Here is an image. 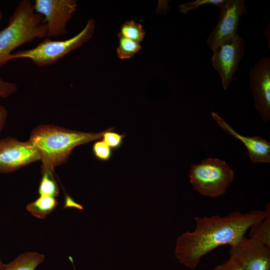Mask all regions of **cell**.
Instances as JSON below:
<instances>
[{
    "instance_id": "21",
    "label": "cell",
    "mask_w": 270,
    "mask_h": 270,
    "mask_svg": "<svg viewBox=\"0 0 270 270\" xmlns=\"http://www.w3.org/2000/svg\"><path fill=\"white\" fill-rule=\"evenodd\" d=\"M92 151L96 158L100 160H108L112 156L111 148L102 140L93 144Z\"/></svg>"
},
{
    "instance_id": "18",
    "label": "cell",
    "mask_w": 270,
    "mask_h": 270,
    "mask_svg": "<svg viewBox=\"0 0 270 270\" xmlns=\"http://www.w3.org/2000/svg\"><path fill=\"white\" fill-rule=\"evenodd\" d=\"M119 33L123 36L138 43L143 40L145 35L142 26L134 20L126 21L124 23Z\"/></svg>"
},
{
    "instance_id": "8",
    "label": "cell",
    "mask_w": 270,
    "mask_h": 270,
    "mask_svg": "<svg viewBox=\"0 0 270 270\" xmlns=\"http://www.w3.org/2000/svg\"><path fill=\"white\" fill-rule=\"evenodd\" d=\"M40 160L39 151L28 140L21 142L8 136L0 139V173L17 170Z\"/></svg>"
},
{
    "instance_id": "7",
    "label": "cell",
    "mask_w": 270,
    "mask_h": 270,
    "mask_svg": "<svg viewBox=\"0 0 270 270\" xmlns=\"http://www.w3.org/2000/svg\"><path fill=\"white\" fill-rule=\"evenodd\" d=\"M218 8L219 20L206 40L212 50L238 35V27L241 17L246 12L244 0H224Z\"/></svg>"
},
{
    "instance_id": "20",
    "label": "cell",
    "mask_w": 270,
    "mask_h": 270,
    "mask_svg": "<svg viewBox=\"0 0 270 270\" xmlns=\"http://www.w3.org/2000/svg\"><path fill=\"white\" fill-rule=\"evenodd\" d=\"M224 0H196L193 2L184 3L178 6L179 10L183 14L196 10L202 6L210 4L218 7L221 4Z\"/></svg>"
},
{
    "instance_id": "23",
    "label": "cell",
    "mask_w": 270,
    "mask_h": 270,
    "mask_svg": "<svg viewBox=\"0 0 270 270\" xmlns=\"http://www.w3.org/2000/svg\"><path fill=\"white\" fill-rule=\"evenodd\" d=\"M212 270H244L240 264L234 259L229 258L221 264L214 266Z\"/></svg>"
},
{
    "instance_id": "10",
    "label": "cell",
    "mask_w": 270,
    "mask_h": 270,
    "mask_svg": "<svg viewBox=\"0 0 270 270\" xmlns=\"http://www.w3.org/2000/svg\"><path fill=\"white\" fill-rule=\"evenodd\" d=\"M229 255L244 270H270V248L254 238L244 236L230 246Z\"/></svg>"
},
{
    "instance_id": "25",
    "label": "cell",
    "mask_w": 270,
    "mask_h": 270,
    "mask_svg": "<svg viewBox=\"0 0 270 270\" xmlns=\"http://www.w3.org/2000/svg\"><path fill=\"white\" fill-rule=\"evenodd\" d=\"M65 206L76 208L78 210H83V207L81 205L76 202L73 199L68 196H67L66 197Z\"/></svg>"
},
{
    "instance_id": "27",
    "label": "cell",
    "mask_w": 270,
    "mask_h": 270,
    "mask_svg": "<svg viewBox=\"0 0 270 270\" xmlns=\"http://www.w3.org/2000/svg\"><path fill=\"white\" fill-rule=\"evenodd\" d=\"M2 262L1 260H0V264Z\"/></svg>"
},
{
    "instance_id": "2",
    "label": "cell",
    "mask_w": 270,
    "mask_h": 270,
    "mask_svg": "<svg viewBox=\"0 0 270 270\" xmlns=\"http://www.w3.org/2000/svg\"><path fill=\"white\" fill-rule=\"evenodd\" d=\"M106 130L101 132H86L54 124H42L31 132L30 141L39 151L42 169H54L66 162L76 146L102 139Z\"/></svg>"
},
{
    "instance_id": "22",
    "label": "cell",
    "mask_w": 270,
    "mask_h": 270,
    "mask_svg": "<svg viewBox=\"0 0 270 270\" xmlns=\"http://www.w3.org/2000/svg\"><path fill=\"white\" fill-rule=\"evenodd\" d=\"M15 84L6 82L0 78V98H6L17 90Z\"/></svg>"
},
{
    "instance_id": "3",
    "label": "cell",
    "mask_w": 270,
    "mask_h": 270,
    "mask_svg": "<svg viewBox=\"0 0 270 270\" xmlns=\"http://www.w3.org/2000/svg\"><path fill=\"white\" fill-rule=\"evenodd\" d=\"M47 38L44 16L35 12L32 1L20 2L7 26L0 31V68L10 60L12 52L16 48L36 38Z\"/></svg>"
},
{
    "instance_id": "4",
    "label": "cell",
    "mask_w": 270,
    "mask_h": 270,
    "mask_svg": "<svg viewBox=\"0 0 270 270\" xmlns=\"http://www.w3.org/2000/svg\"><path fill=\"white\" fill-rule=\"evenodd\" d=\"M94 29V21L90 18L84 28L75 36L64 40L45 38L33 48L12 53L10 60L28 58L42 67L52 64L88 42L92 36Z\"/></svg>"
},
{
    "instance_id": "26",
    "label": "cell",
    "mask_w": 270,
    "mask_h": 270,
    "mask_svg": "<svg viewBox=\"0 0 270 270\" xmlns=\"http://www.w3.org/2000/svg\"><path fill=\"white\" fill-rule=\"evenodd\" d=\"M1 18H2V12H1V11L0 10V20Z\"/></svg>"
},
{
    "instance_id": "11",
    "label": "cell",
    "mask_w": 270,
    "mask_h": 270,
    "mask_svg": "<svg viewBox=\"0 0 270 270\" xmlns=\"http://www.w3.org/2000/svg\"><path fill=\"white\" fill-rule=\"evenodd\" d=\"M255 106L264 122L270 120V58H262L248 74Z\"/></svg>"
},
{
    "instance_id": "19",
    "label": "cell",
    "mask_w": 270,
    "mask_h": 270,
    "mask_svg": "<svg viewBox=\"0 0 270 270\" xmlns=\"http://www.w3.org/2000/svg\"><path fill=\"white\" fill-rule=\"evenodd\" d=\"M114 129V127L106 129L102 138V140L110 148L118 149L122 145L123 140L126 137V133L120 134L112 132Z\"/></svg>"
},
{
    "instance_id": "16",
    "label": "cell",
    "mask_w": 270,
    "mask_h": 270,
    "mask_svg": "<svg viewBox=\"0 0 270 270\" xmlns=\"http://www.w3.org/2000/svg\"><path fill=\"white\" fill-rule=\"evenodd\" d=\"M53 172L48 170L42 169V177L38 190L40 196L54 198L58 196L59 190Z\"/></svg>"
},
{
    "instance_id": "24",
    "label": "cell",
    "mask_w": 270,
    "mask_h": 270,
    "mask_svg": "<svg viewBox=\"0 0 270 270\" xmlns=\"http://www.w3.org/2000/svg\"><path fill=\"white\" fill-rule=\"evenodd\" d=\"M7 116V110L4 106L0 104V134L6 123Z\"/></svg>"
},
{
    "instance_id": "15",
    "label": "cell",
    "mask_w": 270,
    "mask_h": 270,
    "mask_svg": "<svg viewBox=\"0 0 270 270\" xmlns=\"http://www.w3.org/2000/svg\"><path fill=\"white\" fill-rule=\"evenodd\" d=\"M264 219L250 228L249 237L254 238L270 248V204H268Z\"/></svg>"
},
{
    "instance_id": "12",
    "label": "cell",
    "mask_w": 270,
    "mask_h": 270,
    "mask_svg": "<svg viewBox=\"0 0 270 270\" xmlns=\"http://www.w3.org/2000/svg\"><path fill=\"white\" fill-rule=\"evenodd\" d=\"M211 115L218 126L227 134L240 140L246 147L249 157L254 164L270 162V142L260 136H242L236 132L232 126L216 113L211 112Z\"/></svg>"
},
{
    "instance_id": "14",
    "label": "cell",
    "mask_w": 270,
    "mask_h": 270,
    "mask_svg": "<svg viewBox=\"0 0 270 270\" xmlns=\"http://www.w3.org/2000/svg\"><path fill=\"white\" fill-rule=\"evenodd\" d=\"M58 202L55 198L40 196L34 202L28 204L26 210L34 216L44 219L58 206Z\"/></svg>"
},
{
    "instance_id": "13",
    "label": "cell",
    "mask_w": 270,
    "mask_h": 270,
    "mask_svg": "<svg viewBox=\"0 0 270 270\" xmlns=\"http://www.w3.org/2000/svg\"><path fill=\"white\" fill-rule=\"evenodd\" d=\"M44 258V254L36 252H26L8 264H0V270H34Z\"/></svg>"
},
{
    "instance_id": "9",
    "label": "cell",
    "mask_w": 270,
    "mask_h": 270,
    "mask_svg": "<svg viewBox=\"0 0 270 270\" xmlns=\"http://www.w3.org/2000/svg\"><path fill=\"white\" fill-rule=\"evenodd\" d=\"M244 39L238 35L232 40L218 44L212 50V64L220 76L224 90L228 87L237 70L244 56Z\"/></svg>"
},
{
    "instance_id": "5",
    "label": "cell",
    "mask_w": 270,
    "mask_h": 270,
    "mask_svg": "<svg viewBox=\"0 0 270 270\" xmlns=\"http://www.w3.org/2000/svg\"><path fill=\"white\" fill-rule=\"evenodd\" d=\"M234 177V171L225 161L211 158L192 165L189 174L194 188L200 194L211 198L224 194Z\"/></svg>"
},
{
    "instance_id": "17",
    "label": "cell",
    "mask_w": 270,
    "mask_h": 270,
    "mask_svg": "<svg viewBox=\"0 0 270 270\" xmlns=\"http://www.w3.org/2000/svg\"><path fill=\"white\" fill-rule=\"evenodd\" d=\"M118 46L116 49L118 57L122 60L132 58L142 48L140 43L123 36L120 33L118 34Z\"/></svg>"
},
{
    "instance_id": "1",
    "label": "cell",
    "mask_w": 270,
    "mask_h": 270,
    "mask_svg": "<svg viewBox=\"0 0 270 270\" xmlns=\"http://www.w3.org/2000/svg\"><path fill=\"white\" fill-rule=\"evenodd\" d=\"M265 216L264 210H251L224 216H196L194 229L176 238L175 256L186 268L194 269L204 256L220 246L233 244Z\"/></svg>"
},
{
    "instance_id": "6",
    "label": "cell",
    "mask_w": 270,
    "mask_h": 270,
    "mask_svg": "<svg viewBox=\"0 0 270 270\" xmlns=\"http://www.w3.org/2000/svg\"><path fill=\"white\" fill-rule=\"evenodd\" d=\"M35 12L42 14L46 25L48 37L66 34V24L74 16L78 5L74 0H36Z\"/></svg>"
}]
</instances>
